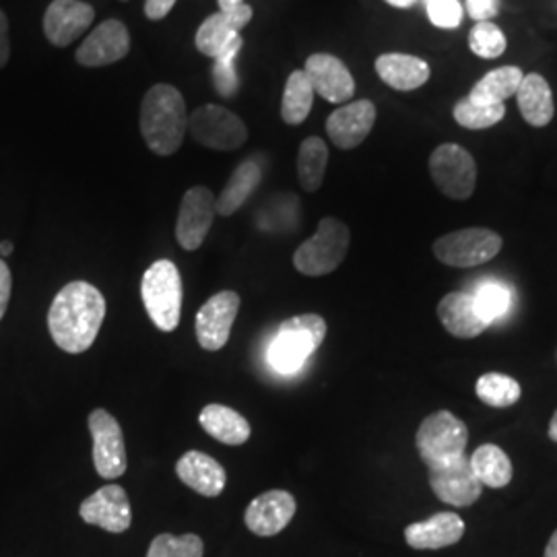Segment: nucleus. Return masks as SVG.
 Returning <instances> with one entry per match:
<instances>
[{
	"mask_svg": "<svg viewBox=\"0 0 557 557\" xmlns=\"http://www.w3.org/2000/svg\"><path fill=\"white\" fill-rule=\"evenodd\" d=\"M349 244V227L335 218H324L320 220L317 234L296 250L294 267L306 277L331 275L347 257Z\"/></svg>",
	"mask_w": 557,
	"mask_h": 557,
	"instance_id": "5",
	"label": "nucleus"
},
{
	"mask_svg": "<svg viewBox=\"0 0 557 557\" xmlns=\"http://www.w3.org/2000/svg\"><path fill=\"white\" fill-rule=\"evenodd\" d=\"M262 180V163L257 156L242 161L234 174L227 180L225 188L221 190L220 197L215 200L218 215L230 218L244 207V202L252 197V193L260 186Z\"/></svg>",
	"mask_w": 557,
	"mask_h": 557,
	"instance_id": "26",
	"label": "nucleus"
},
{
	"mask_svg": "<svg viewBox=\"0 0 557 557\" xmlns=\"http://www.w3.org/2000/svg\"><path fill=\"white\" fill-rule=\"evenodd\" d=\"M176 475L184 485L205 498H218L225 490L227 473L218 460L199 450H188L176 462Z\"/></svg>",
	"mask_w": 557,
	"mask_h": 557,
	"instance_id": "21",
	"label": "nucleus"
},
{
	"mask_svg": "<svg viewBox=\"0 0 557 557\" xmlns=\"http://www.w3.org/2000/svg\"><path fill=\"white\" fill-rule=\"evenodd\" d=\"M376 124V106L370 100H358L335 110L326 120V133L338 149H356Z\"/></svg>",
	"mask_w": 557,
	"mask_h": 557,
	"instance_id": "19",
	"label": "nucleus"
},
{
	"mask_svg": "<svg viewBox=\"0 0 557 557\" xmlns=\"http://www.w3.org/2000/svg\"><path fill=\"white\" fill-rule=\"evenodd\" d=\"M467 11L478 23L492 21L499 13V0H467Z\"/></svg>",
	"mask_w": 557,
	"mask_h": 557,
	"instance_id": "39",
	"label": "nucleus"
},
{
	"mask_svg": "<svg viewBox=\"0 0 557 557\" xmlns=\"http://www.w3.org/2000/svg\"><path fill=\"white\" fill-rule=\"evenodd\" d=\"M205 543L199 535H170L161 533L151 541L147 557H202Z\"/></svg>",
	"mask_w": 557,
	"mask_h": 557,
	"instance_id": "36",
	"label": "nucleus"
},
{
	"mask_svg": "<svg viewBox=\"0 0 557 557\" xmlns=\"http://www.w3.org/2000/svg\"><path fill=\"white\" fill-rule=\"evenodd\" d=\"M329 147L319 137H308L299 145L298 178L306 193H317L326 174Z\"/></svg>",
	"mask_w": 557,
	"mask_h": 557,
	"instance_id": "30",
	"label": "nucleus"
},
{
	"mask_svg": "<svg viewBox=\"0 0 557 557\" xmlns=\"http://www.w3.org/2000/svg\"><path fill=\"white\" fill-rule=\"evenodd\" d=\"M89 432L94 440V465L103 479H119L126 473V444L119 419L106 409L89 413Z\"/></svg>",
	"mask_w": 557,
	"mask_h": 557,
	"instance_id": "10",
	"label": "nucleus"
},
{
	"mask_svg": "<svg viewBox=\"0 0 557 557\" xmlns=\"http://www.w3.org/2000/svg\"><path fill=\"white\" fill-rule=\"evenodd\" d=\"M131 50V36L124 23L119 20L103 21L77 50V62L89 69L114 64L124 59Z\"/></svg>",
	"mask_w": 557,
	"mask_h": 557,
	"instance_id": "18",
	"label": "nucleus"
},
{
	"mask_svg": "<svg viewBox=\"0 0 557 557\" xmlns=\"http://www.w3.org/2000/svg\"><path fill=\"white\" fill-rule=\"evenodd\" d=\"M517 100L522 119L527 120L531 126L543 128L554 120L556 103H554L552 87L545 77H541L537 73L522 77L517 91Z\"/></svg>",
	"mask_w": 557,
	"mask_h": 557,
	"instance_id": "25",
	"label": "nucleus"
},
{
	"mask_svg": "<svg viewBox=\"0 0 557 557\" xmlns=\"http://www.w3.org/2000/svg\"><path fill=\"white\" fill-rule=\"evenodd\" d=\"M469 46L481 59H499L506 52V36L496 23L479 21L469 34Z\"/></svg>",
	"mask_w": 557,
	"mask_h": 557,
	"instance_id": "37",
	"label": "nucleus"
},
{
	"mask_svg": "<svg viewBox=\"0 0 557 557\" xmlns=\"http://www.w3.org/2000/svg\"><path fill=\"white\" fill-rule=\"evenodd\" d=\"M549 438L557 442V411L554 413V418H552V423H549Z\"/></svg>",
	"mask_w": 557,
	"mask_h": 557,
	"instance_id": "47",
	"label": "nucleus"
},
{
	"mask_svg": "<svg viewBox=\"0 0 557 557\" xmlns=\"http://www.w3.org/2000/svg\"><path fill=\"white\" fill-rule=\"evenodd\" d=\"M200 428L221 444L227 446H242L250 440V423L244 416H239L238 411L213 403L207 405L199 416Z\"/></svg>",
	"mask_w": 557,
	"mask_h": 557,
	"instance_id": "27",
	"label": "nucleus"
},
{
	"mask_svg": "<svg viewBox=\"0 0 557 557\" xmlns=\"http://www.w3.org/2000/svg\"><path fill=\"white\" fill-rule=\"evenodd\" d=\"M13 252V244L11 242H0V255L9 257Z\"/></svg>",
	"mask_w": 557,
	"mask_h": 557,
	"instance_id": "46",
	"label": "nucleus"
},
{
	"mask_svg": "<svg viewBox=\"0 0 557 557\" xmlns=\"http://www.w3.org/2000/svg\"><path fill=\"white\" fill-rule=\"evenodd\" d=\"M522 71L518 66H502L487 73L478 85L471 89L469 100L479 106L504 103L510 98H517L518 87L522 81Z\"/></svg>",
	"mask_w": 557,
	"mask_h": 557,
	"instance_id": "28",
	"label": "nucleus"
},
{
	"mask_svg": "<svg viewBox=\"0 0 557 557\" xmlns=\"http://www.w3.org/2000/svg\"><path fill=\"white\" fill-rule=\"evenodd\" d=\"M471 296L478 304L479 312L490 324L502 319L512 306V292L508 289V285H504L499 281L481 283Z\"/></svg>",
	"mask_w": 557,
	"mask_h": 557,
	"instance_id": "33",
	"label": "nucleus"
},
{
	"mask_svg": "<svg viewBox=\"0 0 557 557\" xmlns=\"http://www.w3.org/2000/svg\"><path fill=\"white\" fill-rule=\"evenodd\" d=\"M304 73L310 79L314 94L331 103H343L356 96L354 75L345 66V62L333 54H312L306 60Z\"/></svg>",
	"mask_w": 557,
	"mask_h": 557,
	"instance_id": "16",
	"label": "nucleus"
},
{
	"mask_svg": "<svg viewBox=\"0 0 557 557\" xmlns=\"http://www.w3.org/2000/svg\"><path fill=\"white\" fill-rule=\"evenodd\" d=\"M242 36L232 41L220 57L215 59L213 64V85L218 89V94L223 98H236L239 89L238 71H236V59H238L239 50H242Z\"/></svg>",
	"mask_w": 557,
	"mask_h": 557,
	"instance_id": "34",
	"label": "nucleus"
},
{
	"mask_svg": "<svg viewBox=\"0 0 557 557\" xmlns=\"http://www.w3.org/2000/svg\"><path fill=\"white\" fill-rule=\"evenodd\" d=\"M545 557H557V531L552 535L547 547H545Z\"/></svg>",
	"mask_w": 557,
	"mask_h": 557,
	"instance_id": "43",
	"label": "nucleus"
},
{
	"mask_svg": "<svg viewBox=\"0 0 557 557\" xmlns=\"http://www.w3.org/2000/svg\"><path fill=\"white\" fill-rule=\"evenodd\" d=\"M312 103H314V89L310 85V79L306 77L304 71H294L285 83L283 101H281V116L287 124L298 126L308 119Z\"/></svg>",
	"mask_w": 557,
	"mask_h": 557,
	"instance_id": "31",
	"label": "nucleus"
},
{
	"mask_svg": "<svg viewBox=\"0 0 557 557\" xmlns=\"http://www.w3.org/2000/svg\"><path fill=\"white\" fill-rule=\"evenodd\" d=\"M140 298L161 333L176 331L184 298L178 267L172 260H156L140 278Z\"/></svg>",
	"mask_w": 557,
	"mask_h": 557,
	"instance_id": "4",
	"label": "nucleus"
},
{
	"mask_svg": "<svg viewBox=\"0 0 557 557\" xmlns=\"http://www.w3.org/2000/svg\"><path fill=\"white\" fill-rule=\"evenodd\" d=\"M218 4H220V11H232L239 4H244V0H218Z\"/></svg>",
	"mask_w": 557,
	"mask_h": 557,
	"instance_id": "44",
	"label": "nucleus"
},
{
	"mask_svg": "<svg viewBox=\"0 0 557 557\" xmlns=\"http://www.w3.org/2000/svg\"><path fill=\"white\" fill-rule=\"evenodd\" d=\"M178 0H147L145 2V15L151 21H160L170 15Z\"/></svg>",
	"mask_w": 557,
	"mask_h": 557,
	"instance_id": "40",
	"label": "nucleus"
},
{
	"mask_svg": "<svg viewBox=\"0 0 557 557\" xmlns=\"http://www.w3.org/2000/svg\"><path fill=\"white\" fill-rule=\"evenodd\" d=\"M11 271L7 267V262L0 260V320L4 317L7 308H9V299H11Z\"/></svg>",
	"mask_w": 557,
	"mask_h": 557,
	"instance_id": "41",
	"label": "nucleus"
},
{
	"mask_svg": "<svg viewBox=\"0 0 557 557\" xmlns=\"http://www.w3.org/2000/svg\"><path fill=\"white\" fill-rule=\"evenodd\" d=\"M239 299L236 292H220L207 299L197 314V338L207 351H220L232 335V326L239 312Z\"/></svg>",
	"mask_w": 557,
	"mask_h": 557,
	"instance_id": "12",
	"label": "nucleus"
},
{
	"mask_svg": "<svg viewBox=\"0 0 557 557\" xmlns=\"http://www.w3.org/2000/svg\"><path fill=\"white\" fill-rule=\"evenodd\" d=\"M502 238L487 227H467L436 239L434 255L440 262L458 269H471L496 259L502 250Z\"/></svg>",
	"mask_w": 557,
	"mask_h": 557,
	"instance_id": "8",
	"label": "nucleus"
},
{
	"mask_svg": "<svg viewBox=\"0 0 557 557\" xmlns=\"http://www.w3.org/2000/svg\"><path fill=\"white\" fill-rule=\"evenodd\" d=\"M326 338V322L319 314H299L281 322L269 347V361L278 374H296Z\"/></svg>",
	"mask_w": 557,
	"mask_h": 557,
	"instance_id": "3",
	"label": "nucleus"
},
{
	"mask_svg": "<svg viewBox=\"0 0 557 557\" xmlns=\"http://www.w3.org/2000/svg\"><path fill=\"white\" fill-rule=\"evenodd\" d=\"M475 391H478V397L485 405L496 407V409H506V407L517 405L518 398L522 395V388L517 380L510 379L506 374H498V372L483 374L478 380Z\"/></svg>",
	"mask_w": 557,
	"mask_h": 557,
	"instance_id": "32",
	"label": "nucleus"
},
{
	"mask_svg": "<svg viewBox=\"0 0 557 557\" xmlns=\"http://www.w3.org/2000/svg\"><path fill=\"white\" fill-rule=\"evenodd\" d=\"M469 460H471L473 473L478 475L481 485L499 490L512 481V462L496 444L479 446Z\"/></svg>",
	"mask_w": 557,
	"mask_h": 557,
	"instance_id": "29",
	"label": "nucleus"
},
{
	"mask_svg": "<svg viewBox=\"0 0 557 557\" xmlns=\"http://www.w3.org/2000/svg\"><path fill=\"white\" fill-rule=\"evenodd\" d=\"M376 73L388 87L397 91H413L430 81V64L411 54L388 52L376 60Z\"/></svg>",
	"mask_w": 557,
	"mask_h": 557,
	"instance_id": "24",
	"label": "nucleus"
},
{
	"mask_svg": "<svg viewBox=\"0 0 557 557\" xmlns=\"http://www.w3.org/2000/svg\"><path fill=\"white\" fill-rule=\"evenodd\" d=\"M388 4H393V7H397V9H409V7H413L418 0H386Z\"/></svg>",
	"mask_w": 557,
	"mask_h": 557,
	"instance_id": "45",
	"label": "nucleus"
},
{
	"mask_svg": "<svg viewBox=\"0 0 557 557\" xmlns=\"http://www.w3.org/2000/svg\"><path fill=\"white\" fill-rule=\"evenodd\" d=\"M252 20V7L239 4L232 11H220L205 21L197 32V48L200 54L209 59H218L221 52L236 40L239 32Z\"/></svg>",
	"mask_w": 557,
	"mask_h": 557,
	"instance_id": "20",
	"label": "nucleus"
},
{
	"mask_svg": "<svg viewBox=\"0 0 557 557\" xmlns=\"http://www.w3.org/2000/svg\"><path fill=\"white\" fill-rule=\"evenodd\" d=\"M506 108L504 103H492V106H479L469 98L458 101L455 106V120L462 128L469 131H483L496 126L499 120L504 119Z\"/></svg>",
	"mask_w": 557,
	"mask_h": 557,
	"instance_id": "35",
	"label": "nucleus"
},
{
	"mask_svg": "<svg viewBox=\"0 0 557 557\" xmlns=\"http://www.w3.org/2000/svg\"><path fill=\"white\" fill-rule=\"evenodd\" d=\"M296 508L298 504L289 492L271 490L250 502L244 520L250 533L259 537H275L294 520Z\"/></svg>",
	"mask_w": 557,
	"mask_h": 557,
	"instance_id": "17",
	"label": "nucleus"
},
{
	"mask_svg": "<svg viewBox=\"0 0 557 557\" xmlns=\"http://www.w3.org/2000/svg\"><path fill=\"white\" fill-rule=\"evenodd\" d=\"M79 515L87 524L100 527L108 533H124L131 529L133 510L131 499L120 485H103L96 494L83 499Z\"/></svg>",
	"mask_w": 557,
	"mask_h": 557,
	"instance_id": "14",
	"label": "nucleus"
},
{
	"mask_svg": "<svg viewBox=\"0 0 557 557\" xmlns=\"http://www.w3.org/2000/svg\"><path fill=\"white\" fill-rule=\"evenodd\" d=\"M215 200L218 197L205 186H195L186 190L176 221V239L184 250L195 252L202 246L218 215Z\"/></svg>",
	"mask_w": 557,
	"mask_h": 557,
	"instance_id": "11",
	"label": "nucleus"
},
{
	"mask_svg": "<svg viewBox=\"0 0 557 557\" xmlns=\"http://www.w3.org/2000/svg\"><path fill=\"white\" fill-rule=\"evenodd\" d=\"M428 475H430L432 492L450 506L467 508L481 498L483 485L473 473L471 460L467 457H460L444 467L428 469Z\"/></svg>",
	"mask_w": 557,
	"mask_h": 557,
	"instance_id": "13",
	"label": "nucleus"
},
{
	"mask_svg": "<svg viewBox=\"0 0 557 557\" xmlns=\"http://www.w3.org/2000/svg\"><path fill=\"white\" fill-rule=\"evenodd\" d=\"M467 442L469 430L465 421H460L450 411H436L423 419L416 436L419 457L428 465V469L444 467L465 457Z\"/></svg>",
	"mask_w": 557,
	"mask_h": 557,
	"instance_id": "6",
	"label": "nucleus"
},
{
	"mask_svg": "<svg viewBox=\"0 0 557 557\" xmlns=\"http://www.w3.org/2000/svg\"><path fill=\"white\" fill-rule=\"evenodd\" d=\"M106 319V299L87 281L66 283L50 306V337L66 354H83L96 343Z\"/></svg>",
	"mask_w": 557,
	"mask_h": 557,
	"instance_id": "1",
	"label": "nucleus"
},
{
	"mask_svg": "<svg viewBox=\"0 0 557 557\" xmlns=\"http://www.w3.org/2000/svg\"><path fill=\"white\" fill-rule=\"evenodd\" d=\"M140 135L158 156H174L188 133L186 103L174 85L160 83L140 103Z\"/></svg>",
	"mask_w": 557,
	"mask_h": 557,
	"instance_id": "2",
	"label": "nucleus"
},
{
	"mask_svg": "<svg viewBox=\"0 0 557 557\" xmlns=\"http://www.w3.org/2000/svg\"><path fill=\"white\" fill-rule=\"evenodd\" d=\"M11 59V40H9V20L0 9V69Z\"/></svg>",
	"mask_w": 557,
	"mask_h": 557,
	"instance_id": "42",
	"label": "nucleus"
},
{
	"mask_svg": "<svg viewBox=\"0 0 557 557\" xmlns=\"http://www.w3.org/2000/svg\"><path fill=\"white\" fill-rule=\"evenodd\" d=\"M428 17L442 29H457L462 23V7L458 0H425Z\"/></svg>",
	"mask_w": 557,
	"mask_h": 557,
	"instance_id": "38",
	"label": "nucleus"
},
{
	"mask_svg": "<svg viewBox=\"0 0 557 557\" xmlns=\"http://www.w3.org/2000/svg\"><path fill=\"white\" fill-rule=\"evenodd\" d=\"M96 11L83 0H54L44 15V34L50 44L66 48L91 27Z\"/></svg>",
	"mask_w": 557,
	"mask_h": 557,
	"instance_id": "15",
	"label": "nucleus"
},
{
	"mask_svg": "<svg viewBox=\"0 0 557 557\" xmlns=\"http://www.w3.org/2000/svg\"><path fill=\"white\" fill-rule=\"evenodd\" d=\"M465 535V520L455 512H440L405 529V541L413 549H442L458 543Z\"/></svg>",
	"mask_w": 557,
	"mask_h": 557,
	"instance_id": "23",
	"label": "nucleus"
},
{
	"mask_svg": "<svg viewBox=\"0 0 557 557\" xmlns=\"http://www.w3.org/2000/svg\"><path fill=\"white\" fill-rule=\"evenodd\" d=\"M438 319L442 326L457 338H475L490 326L479 312L478 304L471 294L455 292L440 299Z\"/></svg>",
	"mask_w": 557,
	"mask_h": 557,
	"instance_id": "22",
	"label": "nucleus"
},
{
	"mask_svg": "<svg viewBox=\"0 0 557 557\" xmlns=\"http://www.w3.org/2000/svg\"><path fill=\"white\" fill-rule=\"evenodd\" d=\"M430 174L440 193L448 199L467 200L478 186V165L473 156L455 143H444L430 156Z\"/></svg>",
	"mask_w": 557,
	"mask_h": 557,
	"instance_id": "7",
	"label": "nucleus"
},
{
	"mask_svg": "<svg viewBox=\"0 0 557 557\" xmlns=\"http://www.w3.org/2000/svg\"><path fill=\"white\" fill-rule=\"evenodd\" d=\"M188 131L193 139L202 147L215 151H234L248 139V128L244 120L215 103L197 108L188 116Z\"/></svg>",
	"mask_w": 557,
	"mask_h": 557,
	"instance_id": "9",
	"label": "nucleus"
}]
</instances>
